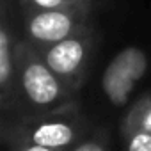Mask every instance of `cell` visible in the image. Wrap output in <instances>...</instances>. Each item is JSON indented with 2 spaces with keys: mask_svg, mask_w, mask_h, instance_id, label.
<instances>
[{
  "mask_svg": "<svg viewBox=\"0 0 151 151\" xmlns=\"http://www.w3.org/2000/svg\"><path fill=\"white\" fill-rule=\"evenodd\" d=\"M16 89L22 112L20 117L60 109L75 101L77 94L50 69L41 52L23 37H20L16 48Z\"/></svg>",
  "mask_w": 151,
  "mask_h": 151,
  "instance_id": "obj_1",
  "label": "cell"
},
{
  "mask_svg": "<svg viewBox=\"0 0 151 151\" xmlns=\"http://www.w3.org/2000/svg\"><path fill=\"white\" fill-rule=\"evenodd\" d=\"M2 128L7 142H25L66 151L80 142L89 132L87 117L75 101L46 114L2 121Z\"/></svg>",
  "mask_w": 151,
  "mask_h": 151,
  "instance_id": "obj_2",
  "label": "cell"
},
{
  "mask_svg": "<svg viewBox=\"0 0 151 151\" xmlns=\"http://www.w3.org/2000/svg\"><path fill=\"white\" fill-rule=\"evenodd\" d=\"M89 29V6L71 4L59 9L25 11L22 37L36 50L43 52Z\"/></svg>",
  "mask_w": 151,
  "mask_h": 151,
  "instance_id": "obj_3",
  "label": "cell"
},
{
  "mask_svg": "<svg viewBox=\"0 0 151 151\" xmlns=\"http://www.w3.org/2000/svg\"><path fill=\"white\" fill-rule=\"evenodd\" d=\"M96 50V36L93 29L64 39L41 52L50 69L73 91L77 93L86 80Z\"/></svg>",
  "mask_w": 151,
  "mask_h": 151,
  "instance_id": "obj_4",
  "label": "cell"
},
{
  "mask_svg": "<svg viewBox=\"0 0 151 151\" xmlns=\"http://www.w3.org/2000/svg\"><path fill=\"white\" fill-rule=\"evenodd\" d=\"M147 53L140 46H126L119 50L105 66L101 75V93L112 107L130 103L132 93L147 73Z\"/></svg>",
  "mask_w": 151,
  "mask_h": 151,
  "instance_id": "obj_5",
  "label": "cell"
},
{
  "mask_svg": "<svg viewBox=\"0 0 151 151\" xmlns=\"http://www.w3.org/2000/svg\"><path fill=\"white\" fill-rule=\"evenodd\" d=\"M20 34L9 20V0H2V23H0V105L2 121H14L22 116L16 89V48Z\"/></svg>",
  "mask_w": 151,
  "mask_h": 151,
  "instance_id": "obj_6",
  "label": "cell"
},
{
  "mask_svg": "<svg viewBox=\"0 0 151 151\" xmlns=\"http://www.w3.org/2000/svg\"><path fill=\"white\" fill-rule=\"evenodd\" d=\"M133 132L151 133V91L137 98L121 117V135L126 137Z\"/></svg>",
  "mask_w": 151,
  "mask_h": 151,
  "instance_id": "obj_7",
  "label": "cell"
},
{
  "mask_svg": "<svg viewBox=\"0 0 151 151\" xmlns=\"http://www.w3.org/2000/svg\"><path fill=\"white\" fill-rule=\"evenodd\" d=\"M110 147V128L109 126H98L93 132H87V135L77 142L69 151H109Z\"/></svg>",
  "mask_w": 151,
  "mask_h": 151,
  "instance_id": "obj_8",
  "label": "cell"
},
{
  "mask_svg": "<svg viewBox=\"0 0 151 151\" xmlns=\"http://www.w3.org/2000/svg\"><path fill=\"white\" fill-rule=\"evenodd\" d=\"M124 139V151H151V133L133 132Z\"/></svg>",
  "mask_w": 151,
  "mask_h": 151,
  "instance_id": "obj_9",
  "label": "cell"
},
{
  "mask_svg": "<svg viewBox=\"0 0 151 151\" xmlns=\"http://www.w3.org/2000/svg\"><path fill=\"white\" fill-rule=\"evenodd\" d=\"M71 6L68 0H23L20 4L22 13L25 11H46V9H59Z\"/></svg>",
  "mask_w": 151,
  "mask_h": 151,
  "instance_id": "obj_10",
  "label": "cell"
},
{
  "mask_svg": "<svg viewBox=\"0 0 151 151\" xmlns=\"http://www.w3.org/2000/svg\"><path fill=\"white\" fill-rule=\"evenodd\" d=\"M9 146L13 147V151H66V149H50V147H43V146H36V144H25V142H9Z\"/></svg>",
  "mask_w": 151,
  "mask_h": 151,
  "instance_id": "obj_11",
  "label": "cell"
},
{
  "mask_svg": "<svg viewBox=\"0 0 151 151\" xmlns=\"http://www.w3.org/2000/svg\"><path fill=\"white\" fill-rule=\"evenodd\" d=\"M69 4H89V0H68Z\"/></svg>",
  "mask_w": 151,
  "mask_h": 151,
  "instance_id": "obj_12",
  "label": "cell"
},
{
  "mask_svg": "<svg viewBox=\"0 0 151 151\" xmlns=\"http://www.w3.org/2000/svg\"><path fill=\"white\" fill-rule=\"evenodd\" d=\"M22 2H23V0H18V4H22Z\"/></svg>",
  "mask_w": 151,
  "mask_h": 151,
  "instance_id": "obj_13",
  "label": "cell"
}]
</instances>
